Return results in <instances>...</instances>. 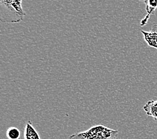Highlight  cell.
<instances>
[{"mask_svg":"<svg viewBox=\"0 0 157 139\" xmlns=\"http://www.w3.org/2000/svg\"><path fill=\"white\" fill-rule=\"evenodd\" d=\"M25 16L22 0H0V20L2 22L19 23Z\"/></svg>","mask_w":157,"mask_h":139,"instance_id":"obj_1","label":"cell"},{"mask_svg":"<svg viewBox=\"0 0 157 139\" xmlns=\"http://www.w3.org/2000/svg\"><path fill=\"white\" fill-rule=\"evenodd\" d=\"M118 131L102 125L93 126L87 130L70 136L69 139H117Z\"/></svg>","mask_w":157,"mask_h":139,"instance_id":"obj_2","label":"cell"},{"mask_svg":"<svg viewBox=\"0 0 157 139\" xmlns=\"http://www.w3.org/2000/svg\"><path fill=\"white\" fill-rule=\"evenodd\" d=\"M140 32L148 46L155 49L157 52V24L152 26L150 32L144 31L143 29H141Z\"/></svg>","mask_w":157,"mask_h":139,"instance_id":"obj_3","label":"cell"},{"mask_svg":"<svg viewBox=\"0 0 157 139\" xmlns=\"http://www.w3.org/2000/svg\"><path fill=\"white\" fill-rule=\"evenodd\" d=\"M144 2L146 6V11H147V16H146L140 21V26H144L147 24L148 21L151 15H154L155 10L157 9V0H140Z\"/></svg>","mask_w":157,"mask_h":139,"instance_id":"obj_4","label":"cell"},{"mask_svg":"<svg viewBox=\"0 0 157 139\" xmlns=\"http://www.w3.org/2000/svg\"><path fill=\"white\" fill-rule=\"evenodd\" d=\"M24 139H41L39 133L33 126L31 121H28L25 123L24 133Z\"/></svg>","mask_w":157,"mask_h":139,"instance_id":"obj_5","label":"cell"},{"mask_svg":"<svg viewBox=\"0 0 157 139\" xmlns=\"http://www.w3.org/2000/svg\"><path fill=\"white\" fill-rule=\"evenodd\" d=\"M143 110L147 116L157 121V100H150L144 104Z\"/></svg>","mask_w":157,"mask_h":139,"instance_id":"obj_6","label":"cell"},{"mask_svg":"<svg viewBox=\"0 0 157 139\" xmlns=\"http://www.w3.org/2000/svg\"><path fill=\"white\" fill-rule=\"evenodd\" d=\"M6 136L8 139H21V132L16 127H10L6 131Z\"/></svg>","mask_w":157,"mask_h":139,"instance_id":"obj_7","label":"cell"}]
</instances>
